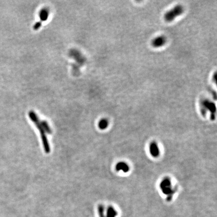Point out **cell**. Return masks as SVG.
I'll return each mask as SVG.
<instances>
[{
  "label": "cell",
  "mask_w": 217,
  "mask_h": 217,
  "mask_svg": "<svg viewBox=\"0 0 217 217\" xmlns=\"http://www.w3.org/2000/svg\"><path fill=\"white\" fill-rule=\"evenodd\" d=\"M28 115L30 119L34 123L36 127L38 128L39 131L45 152L46 153H49L50 151V147L48 139L46 135L45 131L41 124V121L39 119L37 115L33 111H30Z\"/></svg>",
  "instance_id": "obj_1"
},
{
  "label": "cell",
  "mask_w": 217,
  "mask_h": 217,
  "mask_svg": "<svg viewBox=\"0 0 217 217\" xmlns=\"http://www.w3.org/2000/svg\"><path fill=\"white\" fill-rule=\"evenodd\" d=\"M184 12L182 6L177 5L174 7L172 9L166 12L164 15V19L167 22H171L179 16H180Z\"/></svg>",
  "instance_id": "obj_2"
},
{
  "label": "cell",
  "mask_w": 217,
  "mask_h": 217,
  "mask_svg": "<svg viewBox=\"0 0 217 217\" xmlns=\"http://www.w3.org/2000/svg\"><path fill=\"white\" fill-rule=\"evenodd\" d=\"M166 42V38L164 36H159L156 37L151 41V44L154 48L162 47Z\"/></svg>",
  "instance_id": "obj_3"
},
{
  "label": "cell",
  "mask_w": 217,
  "mask_h": 217,
  "mask_svg": "<svg viewBox=\"0 0 217 217\" xmlns=\"http://www.w3.org/2000/svg\"><path fill=\"white\" fill-rule=\"evenodd\" d=\"M160 187L162 192L166 195H170L172 193L171 189V183L169 180L165 179L160 183Z\"/></svg>",
  "instance_id": "obj_4"
},
{
  "label": "cell",
  "mask_w": 217,
  "mask_h": 217,
  "mask_svg": "<svg viewBox=\"0 0 217 217\" xmlns=\"http://www.w3.org/2000/svg\"><path fill=\"white\" fill-rule=\"evenodd\" d=\"M150 152L151 155L154 157H157L159 155V149L157 144L152 142L150 145Z\"/></svg>",
  "instance_id": "obj_5"
},
{
  "label": "cell",
  "mask_w": 217,
  "mask_h": 217,
  "mask_svg": "<svg viewBox=\"0 0 217 217\" xmlns=\"http://www.w3.org/2000/svg\"><path fill=\"white\" fill-rule=\"evenodd\" d=\"M116 169L117 171L122 170L124 172H127L128 171H129V166L126 163L120 162L116 164Z\"/></svg>",
  "instance_id": "obj_6"
},
{
  "label": "cell",
  "mask_w": 217,
  "mask_h": 217,
  "mask_svg": "<svg viewBox=\"0 0 217 217\" xmlns=\"http://www.w3.org/2000/svg\"><path fill=\"white\" fill-rule=\"evenodd\" d=\"M49 14V10L47 8H44L42 9L39 12V18L40 20L41 21H46L48 18Z\"/></svg>",
  "instance_id": "obj_7"
},
{
  "label": "cell",
  "mask_w": 217,
  "mask_h": 217,
  "mask_svg": "<svg viewBox=\"0 0 217 217\" xmlns=\"http://www.w3.org/2000/svg\"><path fill=\"white\" fill-rule=\"evenodd\" d=\"M118 215L117 211L112 206L108 207L107 210L106 217H116Z\"/></svg>",
  "instance_id": "obj_8"
},
{
  "label": "cell",
  "mask_w": 217,
  "mask_h": 217,
  "mask_svg": "<svg viewBox=\"0 0 217 217\" xmlns=\"http://www.w3.org/2000/svg\"><path fill=\"white\" fill-rule=\"evenodd\" d=\"M108 122L106 119H101L98 123V126L99 128L101 130L106 129L108 127Z\"/></svg>",
  "instance_id": "obj_9"
},
{
  "label": "cell",
  "mask_w": 217,
  "mask_h": 217,
  "mask_svg": "<svg viewBox=\"0 0 217 217\" xmlns=\"http://www.w3.org/2000/svg\"><path fill=\"white\" fill-rule=\"evenodd\" d=\"M41 124L42 127H43L46 133H47L49 134H51L52 131H51V128H50V126H49L47 122H46V121H44V120H42V121H41Z\"/></svg>",
  "instance_id": "obj_10"
},
{
  "label": "cell",
  "mask_w": 217,
  "mask_h": 217,
  "mask_svg": "<svg viewBox=\"0 0 217 217\" xmlns=\"http://www.w3.org/2000/svg\"><path fill=\"white\" fill-rule=\"evenodd\" d=\"M98 211L99 217H106L104 207L102 205H99L98 207Z\"/></svg>",
  "instance_id": "obj_11"
},
{
  "label": "cell",
  "mask_w": 217,
  "mask_h": 217,
  "mask_svg": "<svg viewBox=\"0 0 217 217\" xmlns=\"http://www.w3.org/2000/svg\"><path fill=\"white\" fill-rule=\"evenodd\" d=\"M41 26V22H37L34 26V29L35 30H37L38 29H39V28Z\"/></svg>",
  "instance_id": "obj_12"
}]
</instances>
